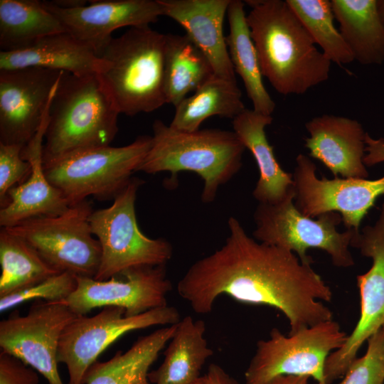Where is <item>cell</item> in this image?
Listing matches in <instances>:
<instances>
[{
	"mask_svg": "<svg viewBox=\"0 0 384 384\" xmlns=\"http://www.w3.org/2000/svg\"><path fill=\"white\" fill-rule=\"evenodd\" d=\"M351 247L372 259V266L357 276L361 314L345 343L326 358L324 374L326 384L343 377L357 358L363 343L384 324V203L376 223L362 231L354 230Z\"/></svg>",
	"mask_w": 384,
	"mask_h": 384,
	"instance_id": "7c38bea8",
	"label": "cell"
},
{
	"mask_svg": "<svg viewBox=\"0 0 384 384\" xmlns=\"http://www.w3.org/2000/svg\"><path fill=\"white\" fill-rule=\"evenodd\" d=\"M317 384V383H316Z\"/></svg>",
	"mask_w": 384,
	"mask_h": 384,
	"instance_id": "7bdbcfd3",
	"label": "cell"
},
{
	"mask_svg": "<svg viewBox=\"0 0 384 384\" xmlns=\"http://www.w3.org/2000/svg\"><path fill=\"white\" fill-rule=\"evenodd\" d=\"M164 90L166 103L176 107L215 75L203 52L186 35H166Z\"/></svg>",
	"mask_w": 384,
	"mask_h": 384,
	"instance_id": "4316f807",
	"label": "cell"
},
{
	"mask_svg": "<svg viewBox=\"0 0 384 384\" xmlns=\"http://www.w3.org/2000/svg\"><path fill=\"white\" fill-rule=\"evenodd\" d=\"M166 38L149 26L132 27L100 54L102 65L97 74L119 113L151 112L166 103Z\"/></svg>",
	"mask_w": 384,
	"mask_h": 384,
	"instance_id": "5b68a950",
	"label": "cell"
},
{
	"mask_svg": "<svg viewBox=\"0 0 384 384\" xmlns=\"http://www.w3.org/2000/svg\"><path fill=\"white\" fill-rule=\"evenodd\" d=\"M229 234L218 250L196 261L177 284V292L197 314L210 313L223 294L267 305L287 319L289 335L332 319V292L321 276L292 251L250 237L230 216Z\"/></svg>",
	"mask_w": 384,
	"mask_h": 384,
	"instance_id": "6da1fadb",
	"label": "cell"
},
{
	"mask_svg": "<svg viewBox=\"0 0 384 384\" xmlns=\"http://www.w3.org/2000/svg\"><path fill=\"white\" fill-rule=\"evenodd\" d=\"M244 4L240 0H231L228 9L229 33L225 39L229 57L235 73L243 81L253 110L272 115L275 103L263 83V75L247 25Z\"/></svg>",
	"mask_w": 384,
	"mask_h": 384,
	"instance_id": "484cf974",
	"label": "cell"
},
{
	"mask_svg": "<svg viewBox=\"0 0 384 384\" xmlns=\"http://www.w3.org/2000/svg\"><path fill=\"white\" fill-rule=\"evenodd\" d=\"M263 76L279 93L302 95L329 79L331 64L286 1H246Z\"/></svg>",
	"mask_w": 384,
	"mask_h": 384,
	"instance_id": "7a4b0ae2",
	"label": "cell"
},
{
	"mask_svg": "<svg viewBox=\"0 0 384 384\" xmlns=\"http://www.w3.org/2000/svg\"><path fill=\"white\" fill-rule=\"evenodd\" d=\"M0 297L60 273L29 244L5 228L0 231Z\"/></svg>",
	"mask_w": 384,
	"mask_h": 384,
	"instance_id": "f546056e",
	"label": "cell"
},
{
	"mask_svg": "<svg viewBox=\"0 0 384 384\" xmlns=\"http://www.w3.org/2000/svg\"><path fill=\"white\" fill-rule=\"evenodd\" d=\"M77 276L63 272L40 282L0 297V311L4 312L30 300L61 302L76 289Z\"/></svg>",
	"mask_w": 384,
	"mask_h": 384,
	"instance_id": "1f68e13d",
	"label": "cell"
},
{
	"mask_svg": "<svg viewBox=\"0 0 384 384\" xmlns=\"http://www.w3.org/2000/svg\"><path fill=\"white\" fill-rule=\"evenodd\" d=\"M144 183L143 179L133 176L110 206L90 214L92 233L101 247L100 264L94 279L107 280L132 267L166 265L171 260V244L163 238L147 237L138 225L135 202Z\"/></svg>",
	"mask_w": 384,
	"mask_h": 384,
	"instance_id": "52a82bcc",
	"label": "cell"
},
{
	"mask_svg": "<svg viewBox=\"0 0 384 384\" xmlns=\"http://www.w3.org/2000/svg\"><path fill=\"white\" fill-rule=\"evenodd\" d=\"M193 384H208L205 375H202L198 380H196Z\"/></svg>",
	"mask_w": 384,
	"mask_h": 384,
	"instance_id": "60d3db41",
	"label": "cell"
},
{
	"mask_svg": "<svg viewBox=\"0 0 384 384\" xmlns=\"http://www.w3.org/2000/svg\"><path fill=\"white\" fill-rule=\"evenodd\" d=\"M151 144V137H138L123 146H102L80 151L43 164L49 182L71 205L92 196L114 200L137 172Z\"/></svg>",
	"mask_w": 384,
	"mask_h": 384,
	"instance_id": "8992f818",
	"label": "cell"
},
{
	"mask_svg": "<svg viewBox=\"0 0 384 384\" xmlns=\"http://www.w3.org/2000/svg\"><path fill=\"white\" fill-rule=\"evenodd\" d=\"M272 120V115L248 109L233 119V132L252 153L258 167L259 178L252 195L259 203H277L293 191L292 174L280 166L266 136L265 127Z\"/></svg>",
	"mask_w": 384,
	"mask_h": 384,
	"instance_id": "7402d4cb",
	"label": "cell"
},
{
	"mask_svg": "<svg viewBox=\"0 0 384 384\" xmlns=\"http://www.w3.org/2000/svg\"><path fill=\"white\" fill-rule=\"evenodd\" d=\"M316 166L307 156L299 154L292 174L294 203L304 215L318 217L329 212L341 215L348 229L359 230L361 222L384 194V176L375 180L325 176L319 178Z\"/></svg>",
	"mask_w": 384,
	"mask_h": 384,
	"instance_id": "5bb4252c",
	"label": "cell"
},
{
	"mask_svg": "<svg viewBox=\"0 0 384 384\" xmlns=\"http://www.w3.org/2000/svg\"><path fill=\"white\" fill-rule=\"evenodd\" d=\"M36 370L21 359L0 353V384H38Z\"/></svg>",
	"mask_w": 384,
	"mask_h": 384,
	"instance_id": "e575fe53",
	"label": "cell"
},
{
	"mask_svg": "<svg viewBox=\"0 0 384 384\" xmlns=\"http://www.w3.org/2000/svg\"><path fill=\"white\" fill-rule=\"evenodd\" d=\"M294 196L293 189L277 203L258 204L254 213L256 228L253 238L296 253L305 265L313 262L307 250L317 248L330 255L334 266H353L354 260L349 247L355 230L339 233L337 228L342 218L336 212L321 214L316 220L303 215L294 206Z\"/></svg>",
	"mask_w": 384,
	"mask_h": 384,
	"instance_id": "ba28073f",
	"label": "cell"
},
{
	"mask_svg": "<svg viewBox=\"0 0 384 384\" xmlns=\"http://www.w3.org/2000/svg\"><path fill=\"white\" fill-rule=\"evenodd\" d=\"M58 18L38 0H0V48H28L48 35L65 32Z\"/></svg>",
	"mask_w": 384,
	"mask_h": 384,
	"instance_id": "83f0119b",
	"label": "cell"
},
{
	"mask_svg": "<svg viewBox=\"0 0 384 384\" xmlns=\"http://www.w3.org/2000/svg\"><path fill=\"white\" fill-rule=\"evenodd\" d=\"M366 154L363 157L365 166H372L384 162V139H373L366 134Z\"/></svg>",
	"mask_w": 384,
	"mask_h": 384,
	"instance_id": "d590c367",
	"label": "cell"
},
{
	"mask_svg": "<svg viewBox=\"0 0 384 384\" xmlns=\"http://www.w3.org/2000/svg\"><path fill=\"white\" fill-rule=\"evenodd\" d=\"M51 2L63 9H74L86 6L87 1L83 0H54Z\"/></svg>",
	"mask_w": 384,
	"mask_h": 384,
	"instance_id": "f35d334b",
	"label": "cell"
},
{
	"mask_svg": "<svg viewBox=\"0 0 384 384\" xmlns=\"http://www.w3.org/2000/svg\"><path fill=\"white\" fill-rule=\"evenodd\" d=\"M24 145L0 143V205L7 203L9 191L23 183L30 176V163L21 156Z\"/></svg>",
	"mask_w": 384,
	"mask_h": 384,
	"instance_id": "836d02e7",
	"label": "cell"
},
{
	"mask_svg": "<svg viewBox=\"0 0 384 384\" xmlns=\"http://www.w3.org/2000/svg\"><path fill=\"white\" fill-rule=\"evenodd\" d=\"M75 291L61 301L78 316L109 306L124 309L126 316L142 314L167 306L172 289L166 265L128 269L107 280L78 277Z\"/></svg>",
	"mask_w": 384,
	"mask_h": 384,
	"instance_id": "9a60e30c",
	"label": "cell"
},
{
	"mask_svg": "<svg viewBox=\"0 0 384 384\" xmlns=\"http://www.w3.org/2000/svg\"><path fill=\"white\" fill-rule=\"evenodd\" d=\"M65 31L91 47L98 55L119 28L149 26L163 16L157 0H98L74 9L43 1Z\"/></svg>",
	"mask_w": 384,
	"mask_h": 384,
	"instance_id": "e0dca14e",
	"label": "cell"
},
{
	"mask_svg": "<svg viewBox=\"0 0 384 384\" xmlns=\"http://www.w3.org/2000/svg\"><path fill=\"white\" fill-rule=\"evenodd\" d=\"M181 319L178 309L165 306L134 316L124 309L105 306L92 316H78L64 329L59 343L58 363L68 369V384H83L85 375L98 356L125 334L157 325H174Z\"/></svg>",
	"mask_w": 384,
	"mask_h": 384,
	"instance_id": "8fae6325",
	"label": "cell"
},
{
	"mask_svg": "<svg viewBox=\"0 0 384 384\" xmlns=\"http://www.w3.org/2000/svg\"><path fill=\"white\" fill-rule=\"evenodd\" d=\"M163 16L178 22L210 60L215 76L237 83L223 21L231 0H157Z\"/></svg>",
	"mask_w": 384,
	"mask_h": 384,
	"instance_id": "ffe728a7",
	"label": "cell"
},
{
	"mask_svg": "<svg viewBox=\"0 0 384 384\" xmlns=\"http://www.w3.org/2000/svg\"><path fill=\"white\" fill-rule=\"evenodd\" d=\"M205 376L208 384H238L221 366L215 363L209 366Z\"/></svg>",
	"mask_w": 384,
	"mask_h": 384,
	"instance_id": "8d00e7d4",
	"label": "cell"
},
{
	"mask_svg": "<svg viewBox=\"0 0 384 384\" xmlns=\"http://www.w3.org/2000/svg\"><path fill=\"white\" fill-rule=\"evenodd\" d=\"M63 73L41 68L0 70V143L25 145L31 140Z\"/></svg>",
	"mask_w": 384,
	"mask_h": 384,
	"instance_id": "2e32d148",
	"label": "cell"
},
{
	"mask_svg": "<svg viewBox=\"0 0 384 384\" xmlns=\"http://www.w3.org/2000/svg\"><path fill=\"white\" fill-rule=\"evenodd\" d=\"M348 336L333 319L284 336L277 328L267 340L257 343L245 373V384H265L279 375H306L326 384L324 366L328 356L340 348Z\"/></svg>",
	"mask_w": 384,
	"mask_h": 384,
	"instance_id": "30bf717a",
	"label": "cell"
},
{
	"mask_svg": "<svg viewBox=\"0 0 384 384\" xmlns=\"http://www.w3.org/2000/svg\"><path fill=\"white\" fill-rule=\"evenodd\" d=\"M102 65L91 47L67 31L41 38L19 50L0 51V70L41 68L87 75L98 73Z\"/></svg>",
	"mask_w": 384,
	"mask_h": 384,
	"instance_id": "44dd1931",
	"label": "cell"
},
{
	"mask_svg": "<svg viewBox=\"0 0 384 384\" xmlns=\"http://www.w3.org/2000/svg\"><path fill=\"white\" fill-rule=\"evenodd\" d=\"M92 211L85 200L60 215L31 218L5 229L29 244L57 271L95 278L101 247L89 221Z\"/></svg>",
	"mask_w": 384,
	"mask_h": 384,
	"instance_id": "9c48e42d",
	"label": "cell"
},
{
	"mask_svg": "<svg viewBox=\"0 0 384 384\" xmlns=\"http://www.w3.org/2000/svg\"><path fill=\"white\" fill-rule=\"evenodd\" d=\"M309 379L306 375H279L265 384H309Z\"/></svg>",
	"mask_w": 384,
	"mask_h": 384,
	"instance_id": "74e56055",
	"label": "cell"
},
{
	"mask_svg": "<svg viewBox=\"0 0 384 384\" xmlns=\"http://www.w3.org/2000/svg\"><path fill=\"white\" fill-rule=\"evenodd\" d=\"M175 109L169 126L180 131L195 132L210 117L233 119L246 108L238 84L214 75Z\"/></svg>",
	"mask_w": 384,
	"mask_h": 384,
	"instance_id": "f1b7e54d",
	"label": "cell"
},
{
	"mask_svg": "<svg viewBox=\"0 0 384 384\" xmlns=\"http://www.w3.org/2000/svg\"><path fill=\"white\" fill-rule=\"evenodd\" d=\"M206 324L191 316L182 318L165 350L159 368L149 373L152 384H193L206 361L213 356L205 338Z\"/></svg>",
	"mask_w": 384,
	"mask_h": 384,
	"instance_id": "603a6c76",
	"label": "cell"
},
{
	"mask_svg": "<svg viewBox=\"0 0 384 384\" xmlns=\"http://www.w3.org/2000/svg\"><path fill=\"white\" fill-rule=\"evenodd\" d=\"M119 114L97 73L63 72L50 106L43 164L80 151L110 146L118 132Z\"/></svg>",
	"mask_w": 384,
	"mask_h": 384,
	"instance_id": "3957f363",
	"label": "cell"
},
{
	"mask_svg": "<svg viewBox=\"0 0 384 384\" xmlns=\"http://www.w3.org/2000/svg\"><path fill=\"white\" fill-rule=\"evenodd\" d=\"M366 353L356 358L338 384H384V331L368 339Z\"/></svg>",
	"mask_w": 384,
	"mask_h": 384,
	"instance_id": "d6a6232c",
	"label": "cell"
},
{
	"mask_svg": "<svg viewBox=\"0 0 384 384\" xmlns=\"http://www.w3.org/2000/svg\"><path fill=\"white\" fill-rule=\"evenodd\" d=\"M324 56L338 65L354 60L352 53L334 25L331 1L287 0Z\"/></svg>",
	"mask_w": 384,
	"mask_h": 384,
	"instance_id": "4dcf8cb0",
	"label": "cell"
},
{
	"mask_svg": "<svg viewBox=\"0 0 384 384\" xmlns=\"http://www.w3.org/2000/svg\"><path fill=\"white\" fill-rule=\"evenodd\" d=\"M339 31L353 54L362 65L384 63V28L377 0H331Z\"/></svg>",
	"mask_w": 384,
	"mask_h": 384,
	"instance_id": "d4e9b609",
	"label": "cell"
},
{
	"mask_svg": "<svg viewBox=\"0 0 384 384\" xmlns=\"http://www.w3.org/2000/svg\"><path fill=\"white\" fill-rule=\"evenodd\" d=\"M78 316L62 302L36 300L25 316L13 314L0 322L1 351L21 359L49 384H64L58 352L65 327Z\"/></svg>",
	"mask_w": 384,
	"mask_h": 384,
	"instance_id": "4fadbf2b",
	"label": "cell"
},
{
	"mask_svg": "<svg viewBox=\"0 0 384 384\" xmlns=\"http://www.w3.org/2000/svg\"><path fill=\"white\" fill-rule=\"evenodd\" d=\"M151 144L137 171L171 174L167 186H176L177 174L191 171L203 181L201 201L210 203L220 186L228 182L242 166L246 149L233 131L219 129L183 132L155 120Z\"/></svg>",
	"mask_w": 384,
	"mask_h": 384,
	"instance_id": "277c9868",
	"label": "cell"
},
{
	"mask_svg": "<svg viewBox=\"0 0 384 384\" xmlns=\"http://www.w3.org/2000/svg\"><path fill=\"white\" fill-rule=\"evenodd\" d=\"M379 16L384 28V0H377Z\"/></svg>",
	"mask_w": 384,
	"mask_h": 384,
	"instance_id": "ab89813d",
	"label": "cell"
},
{
	"mask_svg": "<svg viewBox=\"0 0 384 384\" xmlns=\"http://www.w3.org/2000/svg\"><path fill=\"white\" fill-rule=\"evenodd\" d=\"M382 329H383V331H384V324H383V326H382Z\"/></svg>",
	"mask_w": 384,
	"mask_h": 384,
	"instance_id": "b9f144b4",
	"label": "cell"
},
{
	"mask_svg": "<svg viewBox=\"0 0 384 384\" xmlns=\"http://www.w3.org/2000/svg\"><path fill=\"white\" fill-rule=\"evenodd\" d=\"M177 324L141 336L125 352L110 360L95 361L87 370L83 384H150L149 370L174 336Z\"/></svg>",
	"mask_w": 384,
	"mask_h": 384,
	"instance_id": "cb8c5ba5",
	"label": "cell"
},
{
	"mask_svg": "<svg viewBox=\"0 0 384 384\" xmlns=\"http://www.w3.org/2000/svg\"><path fill=\"white\" fill-rule=\"evenodd\" d=\"M309 137L305 147L309 155L320 161L335 177L366 178L363 163L366 132L357 120L332 114H323L307 122Z\"/></svg>",
	"mask_w": 384,
	"mask_h": 384,
	"instance_id": "ac0fdd59",
	"label": "cell"
},
{
	"mask_svg": "<svg viewBox=\"0 0 384 384\" xmlns=\"http://www.w3.org/2000/svg\"><path fill=\"white\" fill-rule=\"evenodd\" d=\"M49 110L38 131L22 149L21 156L30 163L31 172L26 181L9 191L7 203L0 209L1 228L14 226L33 217L60 215L70 206L62 193L49 182L44 171L43 141Z\"/></svg>",
	"mask_w": 384,
	"mask_h": 384,
	"instance_id": "d6986e66",
	"label": "cell"
}]
</instances>
